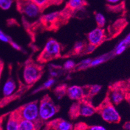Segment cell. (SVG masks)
Here are the masks:
<instances>
[{
	"instance_id": "cell-27",
	"label": "cell",
	"mask_w": 130,
	"mask_h": 130,
	"mask_svg": "<svg viewBox=\"0 0 130 130\" xmlns=\"http://www.w3.org/2000/svg\"><path fill=\"white\" fill-rule=\"evenodd\" d=\"M14 0H0V8L3 10H9Z\"/></svg>"
},
{
	"instance_id": "cell-19",
	"label": "cell",
	"mask_w": 130,
	"mask_h": 130,
	"mask_svg": "<svg viewBox=\"0 0 130 130\" xmlns=\"http://www.w3.org/2000/svg\"><path fill=\"white\" fill-rule=\"evenodd\" d=\"M55 83V80H54L53 78H49L43 84L42 86H40V87L36 88L34 91H33V93L35 94V93H38V92L41 91L42 90H44V89H49L53 86Z\"/></svg>"
},
{
	"instance_id": "cell-6",
	"label": "cell",
	"mask_w": 130,
	"mask_h": 130,
	"mask_svg": "<svg viewBox=\"0 0 130 130\" xmlns=\"http://www.w3.org/2000/svg\"><path fill=\"white\" fill-rule=\"evenodd\" d=\"M16 6L20 13L29 18H36L42 13L40 8L32 0H16Z\"/></svg>"
},
{
	"instance_id": "cell-24",
	"label": "cell",
	"mask_w": 130,
	"mask_h": 130,
	"mask_svg": "<svg viewBox=\"0 0 130 130\" xmlns=\"http://www.w3.org/2000/svg\"><path fill=\"white\" fill-rule=\"evenodd\" d=\"M101 89L102 86H100V85H93V86H91L89 87L86 94H88L89 96H94L96 94H97L100 91Z\"/></svg>"
},
{
	"instance_id": "cell-26",
	"label": "cell",
	"mask_w": 130,
	"mask_h": 130,
	"mask_svg": "<svg viewBox=\"0 0 130 130\" xmlns=\"http://www.w3.org/2000/svg\"><path fill=\"white\" fill-rule=\"evenodd\" d=\"M76 67V63L75 61L72 60H68L63 63V69L66 71H71L74 69Z\"/></svg>"
},
{
	"instance_id": "cell-12",
	"label": "cell",
	"mask_w": 130,
	"mask_h": 130,
	"mask_svg": "<svg viewBox=\"0 0 130 130\" xmlns=\"http://www.w3.org/2000/svg\"><path fill=\"white\" fill-rule=\"evenodd\" d=\"M87 5L88 3L86 0H69L66 3V8L74 13L83 10Z\"/></svg>"
},
{
	"instance_id": "cell-13",
	"label": "cell",
	"mask_w": 130,
	"mask_h": 130,
	"mask_svg": "<svg viewBox=\"0 0 130 130\" xmlns=\"http://www.w3.org/2000/svg\"><path fill=\"white\" fill-rule=\"evenodd\" d=\"M49 126L53 130H72L73 129L71 123L63 119L53 120L49 123Z\"/></svg>"
},
{
	"instance_id": "cell-5",
	"label": "cell",
	"mask_w": 130,
	"mask_h": 130,
	"mask_svg": "<svg viewBox=\"0 0 130 130\" xmlns=\"http://www.w3.org/2000/svg\"><path fill=\"white\" fill-rule=\"evenodd\" d=\"M20 119L38 122L39 119L38 102L36 101L30 102L23 105L16 109Z\"/></svg>"
},
{
	"instance_id": "cell-25",
	"label": "cell",
	"mask_w": 130,
	"mask_h": 130,
	"mask_svg": "<svg viewBox=\"0 0 130 130\" xmlns=\"http://www.w3.org/2000/svg\"><path fill=\"white\" fill-rule=\"evenodd\" d=\"M69 115L72 118H77L78 115V102L73 104L69 110Z\"/></svg>"
},
{
	"instance_id": "cell-8",
	"label": "cell",
	"mask_w": 130,
	"mask_h": 130,
	"mask_svg": "<svg viewBox=\"0 0 130 130\" xmlns=\"http://www.w3.org/2000/svg\"><path fill=\"white\" fill-rule=\"evenodd\" d=\"M107 98L113 104L118 105L126 99V94L121 85L116 84L115 86H111Z\"/></svg>"
},
{
	"instance_id": "cell-9",
	"label": "cell",
	"mask_w": 130,
	"mask_h": 130,
	"mask_svg": "<svg viewBox=\"0 0 130 130\" xmlns=\"http://www.w3.org/2000/svg\"><path fill=\"white\" fill-rule=\"evenodd\" d=\"M87 38L88 43L97 47L106 40V32L103 28L97 27L87 34Z\"/></svg>"
},
{
	"instance_id": "cell-33",
	"label": "cell",
	"mask_w": 130,
	"mask_h": 130,
	"mask_svg": "<svg viewBox=\"0 0 130 130\" xmlns=\"http://www.w3.org/2000/svg\"><path fill=\"white\" fill-rule=\"evenodd\" d=\"M3 63L2 62V60H0V78H1V76H2V72H3Z\"/></svg>"
},
{
	"instance_id": "cell-18",
	"label": "cell",
	"mask_w": 130,
	"mask_h": 130,
	"mask_svg": "<svg viewBox=\"0 0 130 130\" xmlns=\"http://www.w3.org/2000/svg\"><path fill=\"white\" fill-rule=\"evenodd\" d=\"M113 56H114V55L113 54V52H110V53H107L104 54H102V56H98V57L95 58L94 59H92L91 61L90 67H94L100 66V65L108 61L109 60H110Z\"/></svg>"
},
{
	"instance_id": "cell-4",
	"label": "cell",
	"mask_w": 130,
	"mask_h": 130,
	"mask_svg": "<svg viewBox=\"0 0 130 130\" xmlns=\"http://www.w3.org/2000/svg\"><path fill=\"white\" fill-rule=\"evenodd\" d=\"M43 74V67L41 66L28 61L24 66L23 71V79L27 86H32L37 82Z\"/></svg>"
},
{
	"instance_id": "cell-35",
	"label": "cell",
	"mask_w": 130,
	"mask_h": 130,
	"mask_svg": "<svg viewBox=\"0 0 130 130\" xmlns=\"http://www.w3.org/2000/svg\"><path fill=\"white\" fill-rule=\"evenodd\" d=\"M3 32L2 31V30H1V29H0V35H1V34H2V33H3Z\"/></svg>"
},
{
	"instance_id": "cell-7",
	"label": "cell",
	"mask_w": 130,
	"mask_h": 130,
	"mask_svg": "<svg viewBox=\"0 0 130 130\" xmlns=\"http://www.w3.org/2000/svg\"><path fill=\"white\" fill-rule=\"evenodd\" d=\"M20 120L16 110L3 115L0 118V130H18Z\"/></svg>"
},
{
	"instance_id": "cell-16",
	"label": "cell",
	"mask_w": 130,
	"mask_h": 130,
	"mask_svg": "<svg viewBox=\"0 0 130 130\" xmlns=\"http://www.w3.org/2000/svg\"><path fill=\"white\" fill-rule=\"evenodd\" d=\"M43 12L48 7L53 5H60L63 2V0H32Z\"/></svg>"
},
{
	"instance_id": "cell-1",
	"label": "cell",
	"mask_w": 130,
	"mask_h": 130,
	"mask_svg": "<svg viewBox=\"0 0 130 130\" xmlns=\"http://www.w3.org/2000/svg\"><path fill=\"white\" fill-rule=\"evenodd\" d=\"M96 108V112L104 121L110 124H118L121 120V117L118 110L106 97L101 104Z\"/></svg>"
},
{
	"instance_id": "cell-23",
	"label": "cell",
	"mask_w": 130,
	"mask_h": 130,
	"mask_svg": "<svg viewBox=\"0 0 130 130\" xmlns=\"http://www.w3.org/2000/svg\"><path fill=\"white\" fill-rule=\"evenodd\" d=\"M91 60L92 58H86L83 60H82L78 64H76V67L75 69L78 71H83L87 69L89 67H90Z\"/></svg>"
},
{
	"instance_id": "cell-10",
	"label": "cell",
	"mask_w": 130,
	"mask_h": 130,
	"mask_svg": "<svg viewBox=\"0 0 130 130\" xmlns=\"http://www.w3.org/2000/svg\"><path fill=\"white\" fill-rule=\"evenodd\" d=\"M66 94L73 100L80 102L85 99L86 92L84 87L79 86H72L66 89Z\"/></svg>"
},
{
	"instance_id": "cell-29",
	"label": "cell",
	"mask_w": 130,
	"mask_h": 130,
	"mask_svg": "<svg viewBox=\"0 0 130 130\" xmlns=\"http://www.w3.org/2000/svg\"><path fill=\"white\" fill-rule=\"evenodd\" d=\"M0 41L5 42V43H10L12 41V40L9 36H7L4 32H3L2 34L0 35Z\"/></svg>"
},
{
	"instance_id": "cell-32",
	"label": "cell",
	"mask_w": 130,
	"mask_h": 130,
	"mask_svg": "<svg viewBox=\"0 0 130 130\" xmlns=\"http://www.w3.org/2000/svg\"><path fill=\"white\" fill-rule=\"evenodd\" d=\"M124 130H130V123L129 122H126L123 126Z\"/></svg>"
},
{
	"instance_id": "cell-34",
	"label": "cell",
	"mask_w": 130,
	"mask_h": 130,
	"mask_svg": "<svg viewBox=\"0 0 130 130\" xmlns=\"http://www.w3.org/2000/svg\"><path fill=\"white\" fill-rule=\"evenodd\" d=\"M106 1H107V3H111V4H113V3H118L119 2H120V0H106Z\"/></svg>"
},
{
	"instance_id": "cell-11",
	"label": "cell",
	"mask_w": 130,
	"mask_h": 130,
	"mask_svg": "<svg viewBox=\"0 0 130 130\" xmlns=\"http://www.w3.org/2000/svg\"><path fill=\"white\" fill-rule=\"evenodd\" d=\"M78 102V115L84 117H89L96 112V108L93 106L90 102L85 99Z\"/></svg>"
},
{
	"instance_id": "cell-15",
	"label": "cell",
	"mask_w": 130,
	"mask_h": 130,
	"mask_svg": "<svg viewBox=\"0 0 130 130\" xmlns=\"http://www.w3.org/2000/svg\"><path fill=\"white\" fill-rule=\"evenodd\" d=\"M130 44V35H127L120 42L117 43L115 46L114 50L113 51V54L115 56H118L124 53L127 47L129 46Z\"/></svg>"
},
{
	"instance_id": "cell-31",
	"label": "cell",
	"mask_w": 130,
	"mask_h": 130,
	"mask_svg": "<svg viewBox=\"0 0 130 130\" xmlns=\"http://www.w3.org/2000/svg\"><path fill=\"white\" fill-rule=\"evenodd\" d=\"M10 45H11L12 47L14 48V49H15V50H17V51H22V47H20V45L18 44L17 43H16V42H13L12 40L11 42H10Z\"/></svg>"
},
{
	"instance_id": "cell-2",
	"label": "cell",
	"mask_w": 130,
	"mask_h": 130,
	"mask_svg": "<svg viewBox=\"0 0 130 130\" xmlns=\"http://www.w3.org/2000/svg\"><path fill=\"white\" fill-rule=\"evenodd\" d=\"M39 119L40 121L46 122L56 115L59 108L49 96H45L38 103Z\"/></svg>"
},
{
	"instance_id": "cell-20",
	"label": "cell",
	"mask_w": 130,
	"mask_h": 130,
	"mask_svg": "<svg viewBox=\"0 0 130 130\" xmlns=\"http://www.w3.org/2000/svg\"><path fill=\"white\" fill-rule=\"evenodd\" d=\"M106 7H107V10L109 11L113 12H119L122 11L125 9L124 2H120V3L115 5L107 4Z\"/></svg>"
},
{
	"instance_id": "cell-30",
	"label": "cell",
	"mask_w": 130,
	"mask_h": 130,
	"mask_svg": "<svg viewBox=\"0 0 130 130\" xmlns=\"http://www.w3.org/2000/svg\"><path fill=\"white\" fill-rule=\"evenodd\" d=\"M87 130H107V129L103 126L101 125H94V126H91L87 128Z\"/></svg>"
},
{
	"instance_id": "cell-17",
	"label": "cell",
	"mask_w": 130,
	"mask_h": 130,
	"mask_svg": "<svg viewBox=\"0 0 130 130\" xmlns=\"http://www.w3.org/2000/svg\"><path fill=\"white\" fill-rule=\"evenodd\" d=\"M42 122L30 121V120L20 119L19 122L18 130H38L39 122Z\"/></svg>"
},
{
	"instance_id": "cell-28",
	"label": "cell",
	"mask_w": 130,
	"mask_h": 130,
	"mask_svg": "<svg viewBox=\"0 0 130 130\" xmlns=\"http://www.w3.org/2000/svg\"><path fill=\"white\" fill-rule=\"evenodd\" d=\"M96 48V46L90 44V43H87V44L86 45V46H85V49L84 51L83 54H91V53H92L94 50H95Z\"/></svg>"
},
{
	"instance_id": "cell-22",
	"label": "cell",
	"mask_w": 130,
	"mask_h": 130,
	"mask_svg": "<svg viewBox=\"0 0 130 130\" xmlns=\"http://www.w3.org/2000/svg\"><path fill=\"white\" fill-rule=\"evenodd\" d=\"M85 44L84 42H77L75 43L74 47H73V53L74 54H76V55H78L80 54H83L84 51L85 49Z\"/></svg>"
},
{
	"instance_id": "cell-3",
	"label": "cell",
	"mask_w": 130,
	"mask_h": 130,
	"mask_svg": "<svg viewBox=\"0 0 130 130\" xmlns=\"http://www.w3.org/2000/svg\"><path fill=\"white\" fill-rule=\"evenodd\" d=\"M61 47L58 41L54 39H50L45 45L42 53L38 57V61L41 63L58 58L61 56Z\"/></svg>"
},
{
	"instance_id": "cell-14",
	"label": "cell",
	"mask_w": 130,
	"mask_h": 130,
	"mask_svg": "<svg viewBox=\"0 0 130 130\" xmlns=\"http://www.w3.org/2000/svg\"><path fill=\"white\" fill-rule=\"evenodd\" d=\"M17 85L16 82L12 78H9L5 83L3 88V94L5 98L12 96L16 92Z\"/></svg>"
},
{
	"instance_id": "cell-21",
	"label": "cell",
	"mask_w": 130,
	"mask_h": 130,
	"mask_svg": "<svg viewBox=\"0 0 130 130\" xmlns=\"http://www.w3.org/2000/svg\"><path fill=\"white\" fill-rule=\"evenodd\" d=\"M96 23L97 24V27L100 28H103L106 23V20L105 16L100 12H96L94 14Z\"/></svg>"
}]
</instances>
